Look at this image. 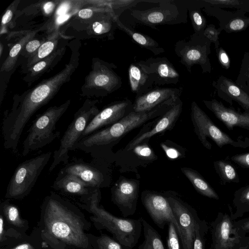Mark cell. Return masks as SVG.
Returning <instances> with one entry per match:
<instances>
[{
	"label": "cell",
	"mask_w": 249,
	"mask_h": 249,
	"mask_svg": "<svg viewBox=\"0 0 249 249\" xmlns=\"http://www.w3.org/2000/svg\"><path fill=\"white\" fill-rule=\"evenodd\" d=\"M39 225L42 247L93 249L87 232L91 223L77 206L53 192L43 201Z\"/></svg>",
	"instance_id": "cell-1"
},
{
	"label": "cell",
	"mask_w": 249,
	"mask_h": 249,
	"mask_svg": "<svg viewBox=\"0 0 249 249\" xmlns=\"http://www.w3.org/2000/svg\"><path fill=\"white\" fill-rule=\"evenodd\" d=\"M79 47H71L69 62L55 75L46 79L21 94H15L11 109L3 118L2 133L4 147L16 151L24 129L32 116L47 104L69 82L79 64Z\"/></svg>",
	"instance_id": "cell-2"
},
{
	"label": "cell",
	"mask_w": 249,
	"mask_h": 249,
	"mask_svg": "<svg viewBox=\"0 0 249 249\" xmlns=\"http://www.w3.org/2000/svg\"><path fill=\"white\" fill-rule=\"evenodd\" d=\"M101 192L96 189L90 194L82 196L77 204L91 214L89 219L98 230H106L113 238L129 249H132L140 239L142 224L140 219H126L114 216L99 205Z\"/></svg>",
	"instance_id": "cell-3"
},
{
	"label": "cell",
	"mask_w": 249,
	"mask_h": 249,
	"mask_svg": "<svg viewBox=\"0 0 249 249\" xmlns=\"http://www.w3.org/2000/svg\"><path fill=\"white\" fill-rule=\"evenodd\" d=\"M178 98L165 102L149 111L136 112L133 110L117 123L82 139L76 144V149H80L95 156L104 147L132 129L151 119L163 115Z\"/></svg>",
	"instance_id": "cell-4"
},
{
	"label": "cell",
	"mask_w": 249,
	"mask_h": 249,
	"mask_svg": "<svg viewBox=\"0 0 249 249\" xmlns=\"http://www.w3.org/2000/svg\"><path fill=\"white\" fill-rule=\"evenodd\" d=\"M71 103L68 100L60 106L50 107L38 115L27 131L23 142L22 155L36 150L59 138L60 132L56 130V124L69 108Z\"/></svg>",
	"instance_id": "cell-5"
},
{
	"label": "cell",
	"mask_w": 249,
	"mask_h": 249,
	"mask_svg": "<svg viewBox=\"0 0 249 249\" xmlns=\"http://www.w3.org/2000/svg\"><path fill=\"white\" fill-rule=\"evenodd\" d=\"M98 100L87 99L74 114L73 119L60 140L59 147L53 153V160L49 168L52 171L59 164L68 162L69 151L76 149V144L91 120L100 112Z\"/></svg>",
	"instance_id": "cell-6"
},
{
	"label": "cell",
	"mask_w": 249,
	"mask_h": 249,
	"mask_svg": "<svg viewBox=\"0 0 249 249\" xmlns=\"http://www.w3.org/2000/svg\"><path fill=\"white\" fill-rule=\"evenodd\" d=\"M91 68L81 87L83 96L104 97L121 87L122 81L114 70L117 66L113 63L94 57Z\"/></svg>",
	"instance_id": "cell-7"
},
{
	"label": "cell",
	"mask_w": 249,
	"mask_h": 249,
	"mask_svg": "<svg viewBox=\"0 0 249 249\" xmlns=\"http://www.w3.org/2000/svg\"><path fill=\"white\" fill-rule=\"evenodd\" d=\"M52 154L51 152L45 153L20 163L8 184L5 198L19 199L27 196L48 163Z\"/></svg>",
	"instance_id": "cell-8"
},
{
	"label": "cell",
	"mask_w": 249,
	"mask_h": 249,
	"mask_svg": "<svg viewBox=\"0 0 249 249\" xmlns=\"http://www.w3.org/2000/svg\"><path fill=\"white\" fill-rule=\"evenodd\" d=\"M191 117L194 131L198 140L208 150L212 149V144L207 139L208 138L220 148L226 145L241 148L249 147V138L242 140L231 137L219 129L195 101L191 103Z\"/></svg>",
	"instance_id": "cell-9"
},
{
	"label": "cell",
	"mask_w": 249,
	"mask_h": 249,
	"mask_svg": "<svg viewBox=\"0 0 249 249\" xmlns=\"http://www.w3.org/2000/svg\"><path fill=\"white\" fill-rule=\"evenodd\" d=\"M211 43L203 35L194 33L188 41L180 40L177 42L175 52L188 71L191 72L194 65H198L203 73H210L212 67L208 56L211 53Z\"/></svg>",
	"instance_id": "cell-10"
},
{
	"label": "cell",
	"mask_w": 249,
	"mask_h": 249,
	"mask_svg": "<svg viewBox=\"0 0 249 249\" xmlns=\"http://www.w3.org/2000/svg\"><path fill=\"white\" fill-rule=\"evenodd\" d=\"M130 15L139 22L152 28L157 25L187 22V8L171 0H161L159 6L144 10L131 9Z\"/></svg>",
	"instance_id": "cell-11"
},
{
	"label": "cell",
	"mask_w": 249,
	"mask_h": 249,
	"mask_svg": "<svg viewBox=\"0 0 249 249\" xmlns=\"http://www.w3.org/2000/svg\"><path fill=\"white\" fill-rule=\"evenodd\" d=\"M178 223L180 232L181 249H193L196 229L201 221L196 211L177 196H166Z\"/></svg>",
	"instance_id": "cell-12"
},
{
	"label": "cell",
	"mask_w": 249,
	"mask_h": 249,
	"mask_svg": "<svg viewBox=\"0 0 249 249\" xmlns=\"http://www.w3.org/2000/svg\"><path fill=\"white\" fill-rule=\"evenodd\" d=\"M142 201L153 222L159 228L163 230L166 225L173 223L176 227L180 240V231L166 197L156 193L146 192L142 196Z\"/></svg>",
	"instance_id": "cell-13"
},
{
	"label": "cell",
	"mask_w": 249,
	"mask_h": 249,
	"mask_svg": "<svg viewBox=\"0 0 249 249\" xmlns=\"http://www.w3.org/2000/svg\"><path fill=\"white\" fill-rule=\"evenodd\" d=\"M137 63L154 83L164 85L178 82L179 74L166 57H150Z\"/></svg>",
	"instance_id": "cell-14"
},
{
	"label": "cell",
	"mask_w": 249,
	"mask_h": 249,
	"mask_svg": "<svg viewBox=\"0 0 249 249\" xmlns=\"http://www.w3.org/2000/svg\"><path fill=\"white\" fill-rule=\"evenodd\" d=\"M131 106V101L125 100L113 103L100 110L89 122L81 135L80 140L104 126L112 125L118 122L124 116L126 110Z\"/></svg>",
	"instance_id": "cell-15"
},
{
	"label": "cell",
	"mask_w": 249,
	"mask_h": 249,
	"mask_svg": "<svg viewBox=\"0 0 249 249\" xmlns=\"http://www.w3.org/2000/svg\"><path fill=\"white\" fill-rule=\"evenodd\" d=\"M181 88H161L150 89L136 96L133 109L136 112L150 111L161 104L180 97Z\"/></svg>",
	"instance_id": "cell-16"
},
{
	"label": "cell",
	"mask_w": 249,
	"mask_h": 249,
	"mask_svg": "<svg viewBox=\"0 0 249 249\" xmlns=\"http://www.w3.org/2000/svg\"><path fill=\"white\" fill-rule=\"evenodd\" d=\"M203 103L230 130L237 127L249 131V112H241L225 107L215 99L204 100Z\"/></svg>",
	"instance_id": "cell-17"
},
{
	"label": "cell",
	"mask_w": 249,
	"mask_h": 249,
	"mask_svg": "<svg viewBox=\"0 0 249 249\" xmlns=\"http://www.w3.org/2000/svg\"><path fill=\"white\" fill-rule=\"evenodd\" d=\"M138 185L136 181L124 179L120 181L112 192V199L126 218L134 214L136 210Z\"/></svg>",
	"instance_id": "cell-18"
},
{
	"label": "cell",
	"mask_w": 249,
	"mask_h": 249,
	"mask_svg": "<svg viewBox=\"0 0 249 249\" xmlns=\"http://www.w3.org/2000/svg\"><path fill=\"white\" fill-rule=\"evenodd\" d=\"M182 108V102L178 98L173 105L163 115L156 124L150 130L133 139L126 146L127 151L132 150L136 146L141 144L153 136L169 130L173 127L179 118Z\"/></svg>",
	"instance_id": "cell-19"
},
{
	"label": "cell",
	"mask_w": 249,
	"mask_h": 249,
	"mask_svg": "<svg viewBox=\"0 0 249 249\" xmlns=\"http://www.w3.org/2000/svg\"><path fill=\"white\" fill-rule=\"evenodd\" d=\"M217 95L223 100L232 105L237 102L246 112H249V93L246 92L235 82L224 76H220L213 81Z\"/></svg>",
	"instance_id": "cell-20"
},
{
	"label": "cell",
	"mask_w": 249,
	"mask_h": 249,
	"mask_svg": "<svg viewBox=\"0 0 249 249\" xmlns=\"http://www.w3.org/2000/svg\"><path fill=\"white\" fill-rule=\"evenodd\" d=\"M60 172L76 176L89 186L99 188L105 182L104 174L98 168L83 162H74L67 164Z\"/></svg>",
	"instance_id": "cell-21"
},
{
	"label": "cell",
	"mask_w": 249,
	"mask_h": 249,
	"mask_svg": "<svg viewBox=\"0 0 249 249\" xmlns=\"http://www.w3.org/2000/svg\"><path fill=\"white\" fill-rule=\"evenodd\" d=\"M52 187L66 194L81 197L90 194L96 189L88 185L76 176L61 172H59Z\"/></svg>",
	"instance_id": "cell-22"
},
{
	"label": "cell",
	"mask_w": 249,
	"mask_h": 249,
	"mask_svg": "<svg viewBox=\"0 0 249 249\" xmlns=\"http://www.w3.org/2000/svg\"><path fill=\"white\" fill-rule=\"evenodd\" d=\"M66 51L65 46L57 49L48 56L34 64L26 71L23 81L30 85L37 80L45 73L51 71L60 62Z\"/></svg>",
	"instance_id": "cell-23"
},
{
	"label": "cell",
	"mask_w": 249,
	"mask_h": 249,
	"mask_svg": "<svg viewBox=\"0 0 249 249\" xmlns=\"http://www.w3.org/2000/svg\"><path fill=\"white\" fill-rule=\"evenodd\" d=\"M128 76L131 90L136 96L145 93L154 84L152 79L142 70L137 62L132 63L128 69Z\"/></svg>",
	"instance_id": "cell-24"
},
{
	"label": "cell",
	"mask_w": 249,
	"mask_h": 249,
	"mask_svg": "<svg viewBox=\"0 0 249 249\" xmlns=\"http://www.w3.org/2000/svg\"><path fill=\"white\" fill-rule=\"evenodd\" d=\"M115 21L118 28L127 34L142 47L151 51L155 55L160 54L164 52V50L151 37L137 32L125 26L120 21L118 17H116Z\"/></svg>",
	"instance_id": "cell-25"
},
{
	"label": "cell",
	"mask_w": 249,
	"mask_h": 249,
	"mask_svg": "<svg viewBox=\"0 0 249 249\" xmlns=\"http://www.w3.org/2000/svg\"><path fill=\"white\" fill-rule=\"evenodd\" d=\"M181 170L200 194L209 198L219 199V196L211 185L196 170L183 167Z\"/></svg>",
	"instance_id": "cell-26"
},
{
	"label": "cell",
	"mask_w": 249,
	"mask_h": 249,
	"mask_svg": "<svg viewBox=\"0 0 249 249\" xmlns=\"http://www.w3.org/2000/svg\"><path fill=\"white\" fill-rule=\"evenodd\" d=\"M59 39L58 31L48 35L46 40L37 50L28 58L25 66V70L26 71L37 62L47 57L56 50Z\"/></svg>",
	"instance_id": "cell-27"
},
{
	"label": "cell",
	"mask_w": 249,
	"mask_h": 249,
	"mask_svg": "<svg viewBox=\"0 0 249 249\" xmlns=\"http://www.w3.org/2000/svg\"><path fill=\"white\" fill-rule=\"evenodd\" d=\"M37 32V30L24 32L23 35L10 50L8 56L1 65V72H9L13 69L24 46L29 40L33 39Z\"/></svg>",
	"instance_id": "cell-28"
},
{
	"label": "cell",
	"mask_w": 249,
	"mask_h": 249,
	"mask_svg": "<svg viewBox=\"0 0 249 249\" xmlns=\"http://www.w3.org/2000/svg\"><path fill=\"white\" fill-rule=\"evenodd\" d=\"M232 225L230 218L225 215L217 225L215 232V239L219 247L222 249H228L233 247L235 240L231 236Z\"/></svg>",
	"instance_id": "cell-29"
},
{
	"label": "cell",
	"mask_w": 249,
	"mask_h": 249,
	"mask_svg": "<svg viewBox=\"0 0 249 249\" xmlns=\"http://www.w3.org/2000/svg\"><path fill=\"white\" fill-rule=\"evenodd\" d=\"M141 219L144 240L138 249H165L160 234L146 221Z\"/></svg>",
	"instance_id": "cell-30"
},
{
	"label": "cell",
	"mask_w": 249,
	"mask_h": 249,
	"mask_svg": "<svg viewBox=\"0 0 249 249\" xmlns=\"http://www.w3.org/2000/svg\"><path fill=\"white\" fill-rule=\"evenodd\" d=\"M0 211L10 225L20 230L27 229L28 221L21 218L18 208L10 203L9 200H5L1 203Z\"/></svg>",
	"instance_id": "cell-31"
},
{
	"label": "cell",
	"mask_w": 249,
	"mask_h": 249,
	"mask_svg": "<svg viewBox=\"0 0 249 249\" xmlns=\"http://www.w3.org/2000/svg\"><path fill=\"white\" fill-rule=\"evenodd\" d=\"M213 167L223 183H238L240 181L238 172L230 162L223 160H216L213 162Z\"/></svg>",
	"instance_id": "cell-32"
},
{
	"label": "cell",
	"mask_w": 249,
	"mask_h": 249,
	"mask_svg": "<svg viewBox=\"0 0 249 249\" xmlns=\"http://www.w3.org/2000/svg\"><path fill=\"white\" fill-rule=\"evenodd\" d=\"M88 236L93 249H129L106 234L95 236L88 233Z\"/></svg>",
	"instance_id": "cell-33"
},
{
	"label": "cell",
	"mask_w": 249,
	"mask_h": 249,
	"mask_svg": "<svg viewBox=\"0 0 249 249\" xmlns=\"http://www.w3.org/2000/svg\"><path fill=\"white\" fill-rule=\"evenodd\" d=\"M235 83L249 93V53L244 54L240 71Z\"/></svg>",
	"instance_id": "cell-34"
},
{
	"label": "cell",
	"mask_w": 249,
	"mask_h": 249,
	"mask_svg": "<svg viewBox=\"0 0 249 249\" xmlns=\"http://www.w3.org/2000/svg\"><path fill=\"white\" fill-rule=\"evenodd\" d=\"M189 17L195 33L203 35L204 30L206 28L207 21L202 13L197 10L190 9Z\"/></svg>",
	"instance_id": "cell-35"
},
{
	"label": "cell",
	"mask_w": 249,
	"mask_h": 249,
	"mask_svg": "<svg viewBox=\"0 0 249 249\" xmlns=\"http://www.w3.org/2000/svg\"><path fill=\"white\" fill-rule=\"evenodd\" d=\"M233 201L234 205L240 209H249V184L235 192Z\"/></svg>",
	"instance_id": "cell-36"
},
{
	"label": "cell",
	"mask_w": 249,
	"mask_h": 249,
	"mask_svg": "<svg viewBox=\"0 0 249 249\" xmlns=\"http://www.w3.org/2000/svg\"><path fill=\"white\" fill-rule=\"evenodd\" d=\"M20 2V0H14L7 8L3 14L1 21L0 35L5 34L7 32L8 28L12 24V21L14 15L16 14L17 7Z\"/></svg>",
	"instance_id": "cell-37"
},
{
	"label": "cell",
	"mask_w": 249,
	"mask_h": 249,
	"mask_svg": "<svg viewBox=\"0 0 249 249\" xmlns=\"http://www.w3.org/2000/svg\"><path fill=\"white\" fill-rule=\"evenodd\" d=\"M167 239L168 249H181L179 237L175 225L171 222L168 225Z\"/></svg>",
	"instance_id": "cell-38"
},
{
	"label": "cell",
	"mask_w": 249,
	"mask_h": 249,
	"mask_svg": "<svg viewBox=\"0 0 249 249\" xmlns=\"http://www.w3.org/2000/svg\"><path fill=\"white\" fill-rule=\"evenodd\" d=\"M132 150L138 157L146 160H154L156 156L153 150L146 143L140 144Z\"/></svg>",
	"instance_id": "cell-39"
},
{
	"label": "cell",
	"mask_w": 249,
	"mask_h": 249,
	"mask_svg": "<svg viewBox=\"0 0 249 249\" xmlns=\"http://www.w3.org/2000/svg\"><path fill=\"white\" fill-rule=\"evenodd\" d=\"M219 32L213 25H209L206 27L203 32V35L211 43H214L216 49L219 47Z\"/></svg>",
	"instance_id": "cell-40"
},
{
	"label": "cell",
	"mask_w": 249,
	"mask_h": 249,
	"mask_svg": "<svg viewBox=\"0 0 249 249\" xmlns=\"http://www.w3.org/2000/svg\"><path fill=\"white\" fill-rule=\"evenodd\" d=\"M203 224L201 222L198 224L195 231V237L193 243V249H204L203 241Z\"/></svg>",
	"instance_id": "cell-41"
},
{
	"label": "cell",
	"mask_w": 249,
	"mask_h": 249,
	"mask_svg": "<svg viewBox=\"0 0 249 249\" xmlns=\"http://www.w3.org/2000/svg\"><path fill=\"white\" fill-rule=\"evenodd\" d=\"M61 1L60 0L43 1V3L40 4L43 14L46 17L51 16Z\"/></svg>",
	"instance_id": "cell-42"
},
{
	"label": "cell",
	"mask_w": 249,
	"mask_h": 249,
	"mask_svg": "<svg viewBox=\"0 0 249 249\" xmlns=\"http://www.w3.org/2000/svg\"><path fill=\"white\" fill-rule=\"evenodd\" d=\"M247 23L245 20L242 18H235L231 20L227 25V28L232 32L241 31L245 29Z\"/></svg>",
	"instance_id": "cell-43"
},
{
	"label": "cell",
	"mask_w": 249,
	"mask_h": 249,
	"mask_svg": "<svg viewBox=\"0 0 249 249\" xmlns=\"http://www.w3.org/2000/svg\"><path fill=\"white\" fill-rule=\"evenodd\" d=\"M45 41V40L32 39L25 44L22 51H24L27 53V54H29V57L37 50Z\"/></svg>",
	"instance_id": "cell-44"
},
{
	"label": "cell",
	"mask_w": 249,
	"mask_h": 249,
	"mask_svg": "<svg viewBox=\"0 0 249 249\" xmlns=\"http://www.w3.org/2000/svg\"><path fill=\"white\" fill-rule=\"evenodd\" d=\"M231 160L240 167L249 169V152L234 155Z\"/></svg>",
	"instance_id": "cell-45"
},
{
	"label": "cell",
	"mask_w": 249,
	"mask_h": 249,
	"mask_svg": "<svg viewBox=\"0 0 249 249\" xmlns=\"http://www.w3.org/2000/svg\"><path fill=\"white\" fill-rule=\"evenodd\" d=\"M217 56L221 66L228 70L230 67L231 61L226 52L222 47L216 49Z\"/></svg>",
	"instance_id": "cell-46"
},
{
	"label": "cell",
	"mask_w": 249,
	"mask_h": 249,
	"mask_svg": "<svg viewBox=\"0 0 249 249\" xmlns=\"http://www.w3.org/2000/svg\"><path fill=\"white\" fill-rule=\"evenodd\" d=\"M204 1L214 5L234 7L240 4L241 1L238 0H205Z\"/></svg>",
	"instance_id": "cell-47"
},
{
	"label": "cell",
	"mask_w": 249,
	"mask_h": 249,
	"mask_svg": "<svg viewBox=\"0 0 249 249\" xmlns=\"http://www.w3.org/2000/svg\"><path fill=\"white\" fill-rule=\"evenodd\" d=\"M161 146L167 156L170 159H175L181 156L180 152L175 148L168 146L164 143H161Z\"/></svg>",
	"instance_id": "cell-48"
},
{
	"label": "cell",
	"mask_w": 249,
	"mask_h": 249,
	"mask_svg": "<svg viewBox=\"0 0 249 249\" xmlns=\"http://www.w3.org/2000/svg\"><path fill=\"white\" fill-rule=\"evenodd\" d=\"M5 231L4 229V221L3 215H0V241L2 242L5 241L7 238L5 236Z\"/></svg>",
	"instance_id": "cell-49"
},
{
	"label": "cell",
	"mask_w": 249,
	"mask_h": 249,
	"mask_svg": "<svg viewBox=\"0 0 249 249\" xmlns=\"http://www.w3.org/2000/svg\"><path fill=\"white\" fill-rule=\"evenodd\" d=\"M10 249H36L34 247L29 243L19 244Z\"/></svg>",
	"instance_id": "cell-50"
},
{
	"label": "cell",
	"mask_w": 249,
	"mask_h": 249,
	"mask_svg": "<svg viewBox=\"0 0 249 249\" xmlns=\"http://www.w3.org/2000/svg\"><path fill=\"white\" fill-rule=\"evenodd\" d=\"M242 228L245 231H249V219L243 224Z\"/></svg>",
	"instance_id": "cell-51"
},
{
	"label": "cell",
	"mask_w": 249,
	"mask_h": 249,
	"mask_svg": "<svg viewBox=\"0 0 249 249\" xmlns=\"http://www.w3.org/2000/svg\"><path fill=\"white\" fill-rule=\"evenodd\" d=\"M3 49V46L2 43L1 42L0 45V57L1 56L2 54Z\"/></svg>",
	"instance_id": "cell-52"
},
{
	"label": "cell",
	"mask_w": 249,
	"mask_h": 249,
	"mask_svg": "<svg viewBox=\"0 0 249 249\" xmlns=\"http://www.w3.org/2000/svg\"><path fill=\"white\" fill-rule=\"evenodd\" d=\"M43 249H53L52 248H51L50 247H48V246H44V247H42Z\"/></svg>",
	"instance_id": "cell-53"
}]
</instances>
